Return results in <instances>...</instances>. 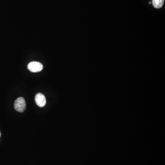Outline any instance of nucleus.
I'll return each instance as SVG.
<instances>
[{"label": "nucleus", "mask_w": 165, "mask_h": 165, "mask_svg": "<svg viewBox=\"0 0 165 165\" xmlns=\"http://www.w3.org/2000/svg\"><path fill=\"white\" fill-rule=\"evenodd\" d=\"M26 107V102L23 97H19L14 102V108L16 111L23 113L25 110Z\"/></svg>", "instance_id": "f257e3e1"}, {"label": "nucleus", "mask_w": 165, "mask_h": 165, "mask_svg": "<svg viewBox=\"0 0 165 165\" xmlns=\"http://www.w3.org/2000/svg\"><path fill=\"white\" fill-rule=\"evenodd\" d=\"M27 67L31 72H38L42 70L43 66L39 62H32L29 63Z\"/></svg>", "instance_id": "f03ea898"}, {"label": "nucleus", "mask_w": 165, "mask_h": 165, "mask_svg": "<svg viewBox=\"0 0 165 165\" xmlns=\"http://www.w3.org/2000/svg\"><path fill=\"white\" fill-rule=\"evenodd\" d=\"M35 101L36 105L40 107L45 106L47 100L45 96L42 93H39L35 96Z\"/></svg>", "instance_id": "7ed1b4c3"}, {"label": "nucleus", "mask_w": 165, "mask_h": 165, "mask_svg": "<svg viewBox=\"0 0 165 165\" xmlns=\"http://www.w3.org/2000/svg\"><path fill=\"white\" fill-rule=\"evenodd\" d=\"M164 0H153L152 4L156 8H160L163 6Z\"/></svg>", "instance_id": "20e7f679"}, {"label": "nucleus", "mask_w": 165, "mask_h": 165, "mask_svg": "<svg viewBox=\"0 0 165 165\" xmlns=\"http://www.w3.org/2000/svg\"><path fill=\"white\" fill-rule=\"evenodd\" d=\"M1 131H0V137H1Z\"/></svg>", "instance_id": "39448f33"}]
</instances>
